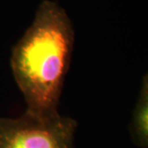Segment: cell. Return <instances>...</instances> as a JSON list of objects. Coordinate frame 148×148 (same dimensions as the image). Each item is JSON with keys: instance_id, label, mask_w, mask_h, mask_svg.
<instances>
[{"instance_id": "1", "label": "cell", "mask_w": 148, "mask_h": 148, "mask_svg": "<svg viewBox=\"0 0 148 148\" xmlns=\"http://www.w3.org/2000/svg\"><path fill=\"white\" fill-rule=\"evenodd\" d=\"M74 41L73 25L66 11L56 2L42 1L11 56V68L26 101V112L40 116L58 114Z\"/></svg>"}, {"instance_id": "2", "label": "cell", "mask_w": 148, "mask_h": 148, "mask_svg": "<svg viewBox=\"0 0 148 148\" xmlns=\"http://www.w3.org/2000/svg\"><path fill=\"white\" fill-rule=\"evenodd\" d=\"M77 122L59 113L0 118V148H75Z\"/></svg>"}, {"instance_id": "3", "label": "cell", "mask_w": 148, "mask_h": 148, "mask_svg": "<svg viewBox=\"0 0 148 148\" xmlns=\"http://www.w3.org/2000/svg\"><path fill=\"white\" fill-rule=\"evenodd\" d=\"M148 77L143 76L137 102L128 126L130 138L139 148L148 147Z\"/></svg>"}]
</instances>
